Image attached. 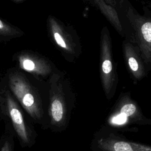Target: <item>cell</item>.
I'll return each instance as SVG.
<instances>
[{
	"label": "cell",
	"instance_id": "cell-11",
	"mask_svg": "<svg viewBox=\"0 0 151 151\" xmlns=\"http://www.w3.org/2000/svg\"><path fill=\"white\" fill-rule=\"evenodd\" d=\"M126 58L127 64L131 72L133 74L134 77L137 78H140L141 77L142 73L140 65L136 57L129 50L126 52Z\"/></svg>",
	"mask_w": 151,
	"mask_h": 151
},
{
	"label": "cell",
	"instance_id": "cell-2",
	"mask_svg": "<svg viewBox=\"0 0 151 151\" xmlns=\"http://www.w3.org/2000/svg\"><path fill=\"white\" fill-rule=\"evenodd\" d=\"M8 87L14 97L21 106L33 123L41 129H48V106L38 91L25 77L12 74L9 77Z\"/></svg>",
	"mask_w": 151,
	"mask_h": 151
},
{
	"label": "cell",
	"instance_id": "cell-5",
	"mask_svg": "<svg viewBox=\"0 0 151 151\" xmlns=\"http://www.w3.org/2000/svg\"><path fill=\"white\" fill-rule=\"evenodd\" d=\"M97 145L98 148L102 151H151L150 145L111 139L110 137L98 139Z\"/></svg>",
	"mask_w": 151,
	"mask_h": 151
},
{
	"label": "cell",
	"instance_id": "cell-1",
	"mask_svg": "<svg viewBox=\"0 0 151 151\" xmlns=\"http://www.w3.org/2000/svg\"><path fill=\"white\" fill-rule=\"evenodd\" d=\"M0 115L2 120L12 127L22 147H31L35 145L37 133L32 122L9 88L0 89Z\"/></svg>",
	"mask_w": 151,
	"mask_h": 151
},
{
	"label": "cell",
	"instance_id": "cell-6",
	"mask_svg": "<svg viewBox=\"0 0 151 151\" xmlns=\"http://www.w3.org/2000/svg\"><path fill=\"white\" fill-rule=\"evenodd\" d=\"M104 37L102 44L101 78L104 91L107 96H109L111 92L114 78L109 41L107 36Z\"/></svg>",
	"mask_w": 151,
	"mask_h": 151
},
{
	"label": "cell",
	"instance_id": "cell-8",
	"mask_svg": "<svg viewBox=\"0 0 151 151\" xmlns=\"http://www.w3.org/2000/svg\"><path fill=\"white\" fill-rule=\"evenodd\" d=\"M49 25L51 34L56 44L64 50L71 51V45L68 37L55 20L52 18H50Z\"/></svg>",
	"mask_w": 151,
	"mask_h": 151
},
{
	"label": "cell",
	"instance_id": "cell-9",
	"mask_svg": "<svg viewBox=\"0 0 151 151\" xmlns=\"http://www.w3.org/2000/svg\"><path fill=\"white\" fill-rule=\"evenodd\" d=\"M15 137L12 127L5 122V129L0 138V151H14Z\"/></svg>",
	"mask_w": 151,
	"mask_h": 151
},
{
	"label": "cell",
	"instance_id": "cell-3",
	"mask_svg": "<svg viewBox=\"0 0 151 151\" xmlns=\"http://www.w3.org/2000/svg\"><path fill=\"white\" fill-rule=\"evenodd\" d=\"M70 111L62 87L51 83L48 96V129L54 132L65 129L68 123Z\"/></svg>",
	"mask_w": 151,
	"mask_h": 151
},
{
	"label": "cell",
	"instance_id": "cell-10",
	"mask_svg": "<svg viewBox=\"0 0 151 151\" xmlns=\"http://www.w3.org/2000/svg\"><path fill=\"white\" fill-rule=\"evenodd\" d=\"M137 34L145 50H151V21L142 22L137 27Z\"/></svg>",
	"mask_w": 151,
	"mask_h": 151
},
{
	"label": "cell",
	"instance_id": "cell-4",
	"mask_svg": "<svg viewBox=\"0 0 151 151\" xmlns=\"http://www.w3.org/2000/svg\"><path fill=\"white\" fill-rule=\"evenodd\" d=\"M111 123L122 125L128 123L151 124V119L145 117L137 106L130 100L123 99L117 104L110 118Z\"/></svg>",
	"mask_w": 151,
	"mask_h": 151
},
{
	"label": "cell",
	"instance_id": "cell-12",
	"mask_svg": "<svg viewBox=\"0 0 151 151\" xmlns=\"http://www.w3.org/2000/svg\"><path fill=\"white\" fill-rule=\"evenodd\" d=\"M16 34H18V32L16 30H15L11 27L7 25L1 19H0V35H13Z\"/></svg>",
	"mask_w": 151,
	"mask_h": 151
},
{
	"label": "cell",
	"instance_id": "cell-7",
	"mask_svg": "<svg viewBox=\"0 0 151 151\" xmlns=\"http://www.w3.org/2000/svg\"><path fill=\"white\" fill-rule=\"evenodd\" d=\"M18 60L20 67L29 73L45 76L50 71V65L46 61L36 56L24 54L19 56Z\"/></svg>",
	"mask_w": 151,
	"mask_h": 151
},
{
	"label": "cell",
	"instance_id": "cell-14",
	"mask_svg": "<svg viewBox=\"0 0 151 151\" xmlns=\"http://www.w3.org/2000/svg\"><path fill=\"white\" fill-rule=\"evenodd\" d=\"M2 120V118H1V115H0V121Z\"/></svg>",
	"mask_w": 151,
	"mask_h": 151
},
{
	"label": "cell",
	"instance_id": "cell-13",
	"mask_svg": "<svg viewBox=\"0 0 151 151\" xmlns=\"http://www.w3.org/2000/svg\"><path fill=\"white\" fill-rule=\"evenodd\" d=\"M14 1H16V2H20V1H22V0H14Z\"/></svg>",
	"mask_w": 151,
	"mask_h": 151
}]
</instances>
